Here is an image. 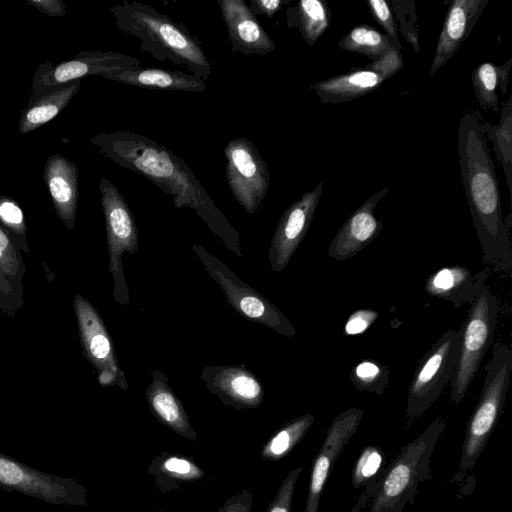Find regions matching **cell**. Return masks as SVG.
Instances as JSON below:
<instances>
[{
    "mask_svg": "<svg viewBox=\"0 0 512 512\" xmlns=\"http://www.w3.org/2000/svg\"><path fill=\"white\" fill-rule=\"evenodd\" d=\"M363 415L364 409L350 407L332 420L323 443L312 463L307 499L303 512H318L320 499L334 463L356 433Z\"/></svg>",
    "mask_w": 512,
    "mask_h": 512,
    "instance_id": "cell-14",
    "label": "cell"
},
{
    "mask_svg": "<svg viewBox=\"0 0 512 512\" xmlns=\"http://www.w3.org/2000/svg\"><path fill=\"white\" fill-rule=\"evenodd\" d=\"M323 192V183L292 203L282 214L268 249L270 268L283 272L305 238Z\"/></svg>",
    "mask_w": 512,
    "mask_h": 512,
    "instance_id": "cell-15",
    "label": "cell"
},
{
    "mask_svg": "<svg viewBox=\"0 0 512 512\" xmlns=\"http://www.w3.org/2000/svg\"><path fill=\"white\" fill-rule=\"evenodd\" d=\"M73 308L83 355L96 369L99 384L127 390V379L119 366L114 344L101 315L81 294L75 295Z\"/></svg>",
    "mask_w": 512,
    "mask_h": 512,
    "instance_id": "cell-12",
    "label": "cell"
},
{
    "mask_svg": "<svg viewBox=\"0 0 512 512\" xmlns=\"http://www.w3.org/2000/svg\"><path fill=\"white\" fill-rule=\"evenodd\" d=\"M488 277L487 268L472 273L464 266H445L426 278L424 290L431 297L449 301L455 308H461L476 299L486 286Z\"/></svg>",
    "mask_w": 512,
    "mask_h": 512,
    "instance_id": "cell-21",
    "label": "cell"
},
{
    "mask_svg": "<svg viewBox=\"0 0 512 512\" xmlns=\"http://www.w3.org/2000/svg\"><path fill=\"white\" fill-rule=\"evenodd\" d=\"M110 12L121 32L139 39L140 50L158 61L181 66L204 81L209 78L212 66L198 40L182 23L138 1L125 0L112 6Z\"/></svg>",
    "mask_w": 512,
    "mask_h": 512,
    "instance_id": "cell-3",
    "label": "cell"
},
{
    "mask_svg": "<svg viewBox=\"0 0 512 512\" xmlns=\"http://www.w3.org/2000/svg\"><path fill=\"white\" fill-rule=\"evenodd\" d=\"M0 226L9 232L22 253L30 252L24 212L18 202L10 196L0 195Z\"/></svg>",
    "mask_w": 512,
    "mask_h": 512,
    "instance_id": "cell-35",
    "label": "cell"
},
{
    "mask_svg": "<svg viewBox=\"0 0 512 512\" xmlns=\"http://www.w3.org/2000/svg\"><path fill=\"white\" fill-rule=\"evenodd\" d=\"M151 377L145 397L153 416L179 436L196 441L197 433L183 403L169 386L168 377L159 370H151Z\"/></svg>",
    "mask_w": 512,
    "mask_h": 512,
    "instance_id": "cell-23",
    "label": "cell"
},
{
    "mask_svg": "<svg viewBox=\"0 0 512 512\" xmlns=\"http://www.w3.org/2000/svg\"><path fill=\"white\" fill-rule=\"evenodd\" d=\"M512 67V57L505 63L496 65L483 62L472 71V85L478 105L485 111L499 112V95L505 96Z\"/></svg>",
    "mask_w": 512,
    "mask_h": 512,
    "instance_id": "cell-28",
    "label": "cell"
},
{
    "mask_svg": "<svg viewBox=\"0 0 512 512\" xmlns=\"http://www.w3.org/2000/svg\"><path fill=\"white\" fill-rule=\"evenodd\" d=\"M25 273L22 251L0 226V311L8 317H15L24 308Z\"/></svg>",
    "mask_w": 512,
    "mask_h": 512,
    "instance_id": "cell-22",
    "label": "cell"
},
{
    "mask_svg": "<svg viewBox=\"0 0 512 512\" xmlns=\"http://www.w3.org/2000/svg\"><path fill=\"white\" fill-rule=\"evenodd\" d=\"M150 512H167V511H150Z\"/></svg>",
    "mask_w": 512,
    "mask_h": 512,
    "instance_id": "cell-44",
    "label": "cell"
},
{
    "mask_svg": "<svg viewBox=\"0 0 512 512\" xmlns=\"http://www.w3.org/2000/svg\"><path fill=\"white\" fill-rule=\"evenodd\" d=\"M388 192L385 187L374 193L346 219L328 247L330 258L347 261L380 235L383 223L375 217L374 211Z\"/></svg>",
    "mask_w": 512,
    "mask_h": 512,
    "instance_id": "cell-17",
    "label": "cell"
},
{
    "mask_svg": "<svg viewBox=\"0 0 512 512\" xmlns=\"http://www.w3.org/2000/svg\"><path fill=\"white\" fill-rule=\"evenodd\" d=\"M160 493L179 490L183 484L201 480L205 471L189 456L161 452L154 456L147 468Z\"/></svg>",
    "mask_w": 512,
    "mask_h": 512,
    "instance_id": "cell-27",
    "label": "cell"
},
{
    "mask_svg": "<svg viewBox=\"0 0 512 512\" xmlns=\"http://www.w3.org/2000/svg\"><path fill=\"white\" fill-rule=\"evenodd\" d=\"M192 249L208 275L223 290L226 301L237 313L282 336L293 337L296 334V329L291 321L277 306L243 282L220 259L208 252L202 245L194 244Z\"/></svg>",
    "mask_w": 512,
    "mask_h": 512,
    "instance_id": "cell-7",
    "label": "cell"
},
{
    "mask_svg": "<svg viewBox=\"0 0 512 512\" xmlns=\"http://www.w3.org/2000/svg\"><path fill=\"white\" fill-rule=\"evenodd\" d=\"M289 27H297L307 45L313 46L328 29L331 11L323 0H301L287 9Z\"/></svg>",
    "mask_w": 512,
    "mask_h": 512,
    "instance_id": "cell-29",
    "label": "cell"
},
{
    "mask_svg": "<svg viewBox=\"0 0 512 512\" xmlns=\"http://www.w3.org/2000/svg\"><path fill=\"white\" fill-rule=\"evenodd\" d=\"M302 470L303 467L299 466L288 472L265 512H291L296 483Z\"/></svg>",
    "mask_w": 512,
    "mask_h": 512,
    "instance_id": "cell-38",
    "label": "cell"
},
{
    "mask_svg": "<svg viewBox=\"0 0 512 512\" xmlns=\"http://www.w3.org/2000/svg\"><path fill=\"white\" fill-rule=\"evenodd\" d=\"M340 49L354 52L371 60L386 53L392 44L388 37L371 26L359 25L350 30L338 43Z\"/></svg>",
    "mask_w": 512,
    "mask_h": 512,
    "instance_id": "cell-32",
    "label": "cell"
},
{
    "mask_svg": "<svg viewBox=\"0 0 512 512\" xmlns=\"http://www.w3.org/2000/svg\"><path fill=\"white\" fill-rule=\"evenodd\" d=\"M139 67L140 61L129 55L112 51H81L74 58L56 65L49 60L40 64L32 78L31 95L41 96L53 92L88 75H98L109 80L114 74Z\"/></svg>",
    "mask_w": 512,
    "mask_h": 512,
    "instance_id": "cell-11",
    "label": "cell"
},
{
    "mask_svg": "<svg viewBox=\"0 0 512 512\" xmlns=\"http://www.w3.org/2000/svg\"><path fill=\"white\" fill-rule=\"evenodd\" d=\"M481 115L466 112L459 121L457 156L472 224L482 252V262L501 278H510L512 248L511 215L502 214L499 182Z\"/></svg>",
    "mask_w": 512,
    "mask_h": 512,
    "instance_id": "cell-2",
    "label": "cell"
},
{
    "mask_svg": "<svg viewBox=\"0 0 512 512\" xmlns=\"http://www.w3.org/2000/svg\"><path fill=\"white\" fill-rule=\"evenodd\" d=\"M498 316V301L486 285L471 303L460 331L457 363L450 381V399L459 404L465 397L490 348Z\"/></svg>",
    "mask_w": 512,
    "mask_h": 512,
    "instance_id": "cell-6",
    "label": "cell"
},
{
    "mask_svg": "<svg viewBox=\"0 0 512 512\" xmlns=\"http://www.w3.org/2000/svg\"><path fill=\"white\" fill-rule=\"evenodd\" d=\"M460 331L449 329L420 359L408 388L407 425L420 418L451 381L458 359Z\"/></svg>",
    "mask_w": 512,
    "mask_h": 512,
    "instance_id": "cell-9",
    "label": "cell"
},
{
    "mask_svg": "<svg viewBox=\"0 0 512 512\" xmlns=\"http://www.w3.org/2000/svg\"><path fill=\"white\" fill-rule=\"evenodd\" d=\"M379 313L374 309H358L352 312L344 325L345 335H358L368 330L378 319Z\"/></svg>",
    "mask_w": 512,
    "mask_h": 512,
    "instance_id": "cell-40",
    "label": "cell"
},
{
    "mask_svg": "<svg viewBox=\"0 0 512 512\" xmlns=\"http://www.w3.org/2000/svg\"><path fill=\"white\" fill-rule=\"evenodd\" d=\"M200 378L211 394L233 409H255L264 400L260 379L243 364L206 366Z\"/></svg>",
    "mask_w": 512,
    "mask_h": 512,
    "instance_id": "cell-16",
    "label": "cell"
},
{
    "mask_svg": "<svg viewBox=\"0 0 512 512\" xmlns=\"http://www.w3.org/2000/svg\"><path fill=\"white\" fill-rule=\"evenodd\" d=\"M385 80L378 74L354 68L346 73L310 85L323 104H339L363 97L378 89Z\"/></svg>",
    "mask_w": 512,
    "mask_h": 512,
    "instance_id": "cell-24",
    "label": "cell"
},
{
    "mask_svg": "<svg viewBox=\"0 0 512 512\" xmlns=\"http://www.w3.org/2000/svg\"><path fill=\"white\" fill-rule=\"evenodd\" d=\"M314 420L315 417L307 413L288 421L265 442L260 456L271 462L282 460L301 442Z\"/></svg>",
    "mask_w": 512,
    "mask_h": 512,
    "instance_id": "cell-31",
    "label": "cell"
},
{
    "mask_svg": "<svg viewBox=\"0 0 512 512\" xmlns=\"http://www.w3.org/2000/svg\"><path fill=\"white\" fill-rule=\"evenodd\" d=\"M81 79L69 82L57 90L41 95H30L18 120V133L28 134L55 118L79 91Z\"/></svg>",
    "mask_w": 512,
    "mask_h": 512,
    "instance_id": "cell-25",
    "label": "cell"
},
{
    "mask_svg": "<svg viewBox=\"0 0 512 512\" xmlns=\"http://www.w3.org/2000/svg\"><path fill=\"white\" fill-rule=\"evenodd\" d=\"M386 467L385 454L380 447H364L352 469L353 487L369 488L376 492Z\"/></svg>",
    "mask_w": 512,
    "mask_h": 512,
    "instance_id": "cell-33",
    "label": "cell"
},
{
    "mask_svg": "<svg viewBox=\"0 0 512 512\" xmlns=\"http://www.w3.org/2000/svg\"><path fill=\"white\" fill-rule=\"evenodd\" d=\"M404 65L403 56L400 50L391 47L379 58L366 64L363 69L372 71L384 80H387L397 74Z\"/></svg>",
    "mask_w": 512,
    "mask_h": 512,
    "instance_id": "cell-39",
    "label": "cell"
},
{
    "mask_svg": "<svg viewBox=\"0 0 512 512\" xmlns=\"http://www.w3.org/2000/svg\"><path fill=\"white\" fill-rule=\"evenodd\" d=\"M43 180L56 215L69 231L72 230L75 226L79 199V175L76 164L61 154H53L44 164Z\"/></svg>",
    "mask_w": 512,
    "mask_h": 512,
    "instance_id": "cell-20",
    "label": "cell"
},
{
    "mask_svg": "<svg viewBox=\"0 0 512 512\" xmlns=\"http://www.w3.org/2000/svg\"><path fill=\"white\" fill-rule=\"evenodd\" d=\"M367 5L374 20L384 29L392 47L401 51L402 44L398 37V27L388 2L385 0H368Z\"/></svg>",
    "mask_w": 512,
    "mask_h": 512,
    "instance_id": "cell-37",
    "label": "cell"
},
{
    "mask_svg": "<svg viewBox=\"0 0 512 512\" xmlns=\"http://www.w3.org/2000/svg\"><path fill=\"white\" fill-rule=\"evenodd\" d=\"M98 152L114 163L153 182L172 197L175 208H190L223 244L242 256L240 236L215 205L182 158L144 135L129 130L99 133L90 138Z\"/></svg>",
    "mask_w": 512,
    "mask_h": 512,
    "instance_id": "cell-1",
    "label": "cell"
},
{
    "mask_svg": "<svg viewBox=\"0 0 512 512\" xmlns=\"http://www.w3.org/2000/svg\"><path fill=\"white\" fill-rule=\"evenodd\" d=\"M224 154L228 186L238 204L249 214H254L269 189L268 166L254 143L244 137L230 140Z\"/></svg>",
    "mask_w": 512,
    "mask_h": 512,
    "instance_id": "cell-13",
    "label": "cell"
},
{
    "mask_svg": "<svg viewBox=\"0 0 512 512\" xmlns=\"http://www.w3.org/2000/svg\"><path fill=\"white\" fill-rule=\"evenodd\" d=\"M511 372L512 349L507 345H496L485 365L482 389L467 422L461 457L452 483L466 481L486 447L503 413Z\"/></svg>",
    "mask_w": 512,
    "mask_h": 512,
    "instance_id": "cell-4",
    "label": "cell"
},
{
    "mask_svg": "<svg viewBox=\"0 0 512 512\" xmlns=\"http://www.w3.org/2000/svg\"><path fill=\"white\" fill-rule=\"evenodd\" d=\"M286 3H289V1L251 0L249 7L255 16L261 14L265 17L272 18Z\"/></svg>",
    "mask_w": 512,
    "mask_h": 512,
    "instance_id": "cell-43",
    "label": "cell"
},
{
    "mask_svg": "<svg viewBox=\"0 0 512 512\" xmlns=\"http://www.w3.org/2000/svg\"><path fill=\"white\" fill-rule=\"evenodd\" d=\"M100 201L107 236L108 269L114 281L113 297L121 304L130 301L123 268V255L139 250V235L134 215L118 188L107 178L99 183Z\"/></svg>",
    "mask_w": 512,
    "mask_h": 512,
    "instance_id": "cell-8",
    "label": "cell"
},
{
    "mask_svg": "<svg viewBox=\"0 0 512 512\" xmlns=\"http://www.w3.org/2000/svg\"><path fill=\"white\" fill-rule=\"evenodd\" d=\"M446 423L441 416L414 440L403 446L386 467L377 490L369 501L368 512H403L414 504L420 483L432 478L431 457Z\"/></svg>",
    "mask_w": 512,
    "mask_h": 512,
    "instance_id": "cell-5",
    "label": "cell"
},
{
    "mask_svg": "<svg viewBox=\"0 0 512 512\" xmlns=\"http://www.w3.org/2000/svg\"><path fill=\"white\" fill-rule=\"evenodd\" d=\"M389 374L390 371L386 365L366 359L352 368L349 380L358 391L382 395L388 386Z\"/></svg>",
    "mask_w": 512,
    "mask_h": 512,
    "instance_id": "cell-34",
    "label": "cell"
},
{
    "mask_svg": "<svg viewBox=\"0 0 512 512\" xmlns=\"http://www.w3.org/2000/svg\"><path fill=\"white\" fill-rule=\"evenodd\" d=\"M0 489L48 504L88 506V490L76 479L37 470L1 452Z\"/></svg>",
    "mask_w": 512,
    "mask_h": 512,
    "instance_id": "cell-10",
    "label": "cell"
},
{
    "mask_svg": "<svg viewBox=\"0 0 512 512\" xmlns=\"http://www.w3.org/2000/svg\"><path fill=\"white\" fill-rule=\"evenodd\" d=\"M109 80L139 88L177 90L186 92H203L206 90L204 80L180 71L159 68H142L122 71Z\"/></svg>",
    "mask_w": 512,
    "mask_h": 512,
    "instance_id": "cell-26",
    "label": "cell"
},
{
    "mask_svg": "<svg viewBox=\"0 0 512 512\" xmlns=\"http://www.w3.org/2000/svg\"><path fill=\"white\" fill-rule=\"evenodd\" d=\"M481 127L487 141L493 145L501 164L509 193H512V96L503 104L499 123L492 125L481 117Z\"/></svg>",
    "mask_w": 512,
    "mask_h": 512,
    "instance_id": "cell-30",
    "label": "cell"
},
{
    "mask_svg": "<svg viewBox=\"0 0 512 512\" xmlns=\"http://www.w3.org/2000/svg\"><path fill=\"white\" fill-rule=\"evenodd\" d=\"M219 10L228 31L231 51L245 56H265L275 44L244 0H218Z\"/></svg>",
    "mask_w": 512,
    "mask_h": 512,
    "instance_id": "cell-18",
    "label": "cell"
},
{
    "mask_svg": "<svg viewBox=\"0 0 512 512\" xmlns=\"http://www.w3.org/2000/svg\"><path fill=\"white\" fill-rule=\"evenodd\" d=\"M27 3L49 16L63 17L66 14V6L62 0H27Z\"/></svg>",
    "mask_w": 512,
    "mask_h": 512,
    "instance_id": "cell-42",
    "label": "cell"
},
{
    "mask_svg": "<svg viewBox=\"0 0 512 512\" xmlns=\"http://www.w3.org/2000/svg\"><path fill=\"white\" fill-rule=\"evenodd\" d=\"M253 495L247 489H241L230 496L217 512H251Z\"/></svg>",
    "mask_w": 512,
    "mask_h": 512,
    "instance_id": "cell-41",
    "label": "cell"
},
{
    "mask_svg": "<svg viewBox=\"0 0 512 512\" xmlns=\"http://www.w3.org/2000/svg\"><path fill=\"white\" fill-rule=\"evenodd\" d=\"M391 5L400 33L412 46L413 50L417 52L420 45L415 2L413 0H393Z\"/></svg>",
    "mask_w": 512,
    "mask_h": 512,
    "instance_id": "cell-36",
    "label": "cell"
},
{
    "mask_svg": "<svg viewBox=\"0 0 512 512\" xmlns=\"http://www.w3.org/2000/svg\"><path fill=\"white\" fill-rule=\"evenodd\" d=\"M489 0H452L440 31L430 74H435L472 32Z\"/></svg>",
    "mask_w": 512,
    "mask_h": 512,
    "instance_id": "cell-19",
    "label": "cell"
}]
</instances>
